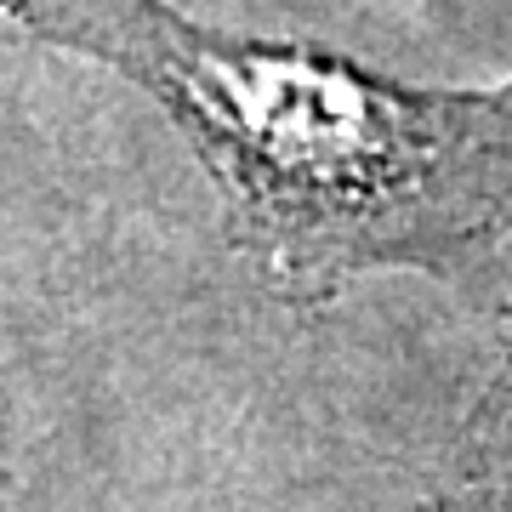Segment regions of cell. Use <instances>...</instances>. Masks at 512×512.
<instances>
[{
	"label": "cell",
	"instance_id": "cell-1",
	"mask_svg": "<svg viewBox=\"0 0 512 512\" xmlns=\"http://www.w3.org/2000/svg\"><path fill=\"white\" fill-rule=\"evenodd\" d=\"M0 18L137 86L200 154L234 245L291 296L370 268H450L512 217V74L410 86L171 0H0Z\"/></svg>",
	"mask_w": 512,
	"mask_h": 512
}]
</instances>
